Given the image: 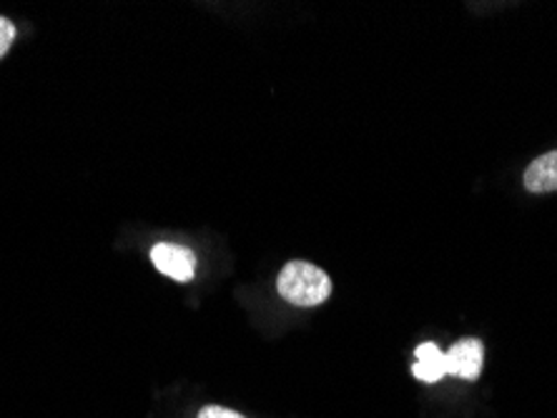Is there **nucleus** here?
Wrapping results in <instances>:
<instances>
[{
    "instance_id": "20e7f679",
    "label": "nucleus",
    "mask_w": 557,
    "mask_h": 418,
    "mask_svg": "<svg viewBox=\"0 0 557 418\" xmlns=\"http://www.w3.org/2000/svg\"><path fill=\"white\" fill-rule=\"evenodd\" d=\"M522 180H525V188L530 193L557 191V151H550L532 161Z\"/></svg>"
},
{
    "instance_id": "39448f33",
    "label": "nucleus",
    "mask_w": 557,
    "mask_h": 418,
    "mask_svg": "<svg viewBox=\"0 0 557 418\" xmlns=\"http://www.w3.org/2000/svg\"><path fill=\"white\" fill-rule=\"evenodd\" d=\"M417 354V364L412 366L414 379H420L424 383H437L440 379L447 376V360L445 354L434 346V343H422V346L414 349Z\"/></svg>"
},
{
    "instance_id": "0eeeda50",
    "label": "nucleus",
    "mask_w": 557,
    "mask_h": 418,
    "mask_svg": "<svg viewBox=\"0 0 557 418\" xmlns=\"http://www.w3.org/2000/svg\"><path fill=\"white\" fill-rule=\"evenodd\" d=\"M196 418H247V416L224 406H203Z\"/></svg>"
},
{
    "instance_id": "f257e3e1",
    "label": "nucleus",
    "mask_w": 557,
    "mask_h": 418,
    "mask_svg": "<svg viewBox=\"0 0 557 418\" xmlns=\"http://www.w3.org/2000/svg\"><path fill=\"white\" fill-rule=\"evenodd\" d=\"M276 291L292 306L314 308L332 296V278L309 261H289L278 270Z\"/></svg>"
},
{
    "instance_id": "423d86ee",
    "label": "nucleus",
    "mask_w": 557,
    "mask_h": 418,
    "mask_svg": "<svg viewBox=\"0 0 557 418\" xmlns=\"http://www.w3.org/2000/svg\"><path fill=\"white\" fill-rule=\"evenodd\" d=\"M15 33H18L15 23L0 15V59H3V55L8 53V48H11V43L15 40Z\"/></svg>"
},
{
    "instance_id": "f03ea898",
    "label": "nucleus",
    "mask_w": 557,
    "mask_h": 418,
    "mask_svg": "<svg viewBox=\"0 0 557 418\" xmlns=\"http://www.w3.org/2000/svg\"><path fill=\"white\" fill-rule=\"evenodd\" d=\"M151 264L159 274L188 283L196 276V256L191 249L176 243H156L151 249Z\"/></svg>"
},
{
    "instance_id": "7ed1b4c3",
    "label": "nucleus",
    "mask_w": 557,
    "mask_h": 418,
    "mask_svg": "<svg viewBox=\"0 0 557 418\" xmlns=\"http://www.w3.org/2000/svg\"><path fill=\"white\" fill-rule=\"evenodd\" d=\"M447 376L465 381H478L482 373V360H485V346L480 339H460L445 354Z\"/></svg>"
}]
</instances>
